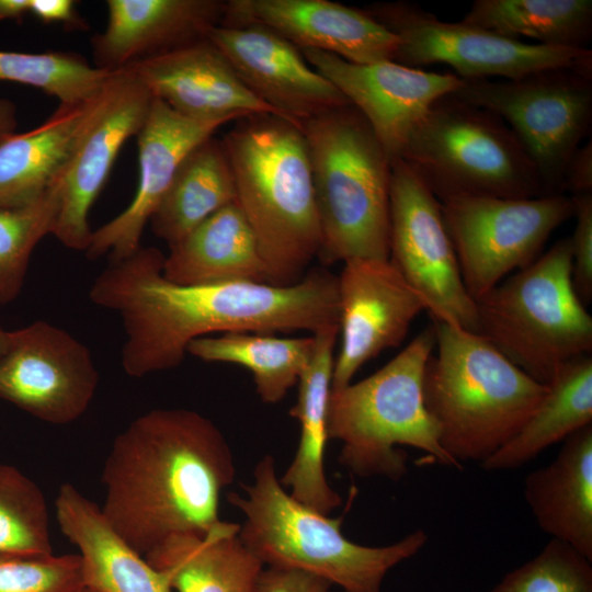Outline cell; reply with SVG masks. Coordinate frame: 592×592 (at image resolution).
I'll use <instances>...</instances> for the list:
<instances>
[{"label":"cell","mask_w":592,"mask_h":592,"mask_svg":"<svg viewBox=\"0 0 592 592\" xmlns=\"http://www.w3.org/2000/svg\"><path fill=\"white\" fill-rule=\"evenodd\" d=\"M152 95L126 69L113 71L54 183L58 207L52 235L65 247L86 251L92 230L89 213L127 139L137 136Z\"/></svg>","instance_id":"5bb4252c"},{"label":"cell","mask_w":592,"mask_h":592,"mask_svg":"<svg viewBox=\"0 0 592 592\" xmlns=\"http://www.w3.org/2000/svg\"><path fill=\"white\" fill-rule=\"evenodd\" d=\"M223 25H262L299 50L316 49L354 64L392 60L398 38L363 9L329 0H229Z\"/></svg>","instance_id":"ffe728a7"},{"label":"cell","mask_w":592,"mask_h":592,"mask_svg":"<svg viewBox=\"0 0 592 592\" xmlns=\"http://www.w3.org/2000/svg\"><path fill=\"white\" fill-rule=\"evenodd\" d=\"M164 254L140 247L110 262L89 297L119 315L122 367L135 378L179 366L189 344L214 332L310 331L339 327L338 277L317 269L288 286L259 282L180 285L163 275Z\"/></svg>","instance_id":"6da1fadb"},{"label":"cell","mask_w":592,"mask_h":592,"mask_svg":"<svg viewBox=\"0 0 592 592\" xmlns=\"http://www.w3.org/2000/svg\"><path fill=\"white\" fill-rule=\"evenodd\" d=\"M435 342L432 325L368 377L331 389L328 434L342 443L339 462L351 473L400 480L408 467L407 454L399 446L414 447L433 462L462 468L442 448L439 428L424 403V372Z\"/></svg>","instance_id":"52a82bcc"},{"label":"cell","mask_w":592,"mask_h":592,"mask_svg":"<svg viewBox=\"0 0 592 592\" xmlns=\"http://www.w3.org/2000/svg\"><path fill=\"white\" fill-rule=\"evenodd\" d=\"M58 207L54 186L38 201L23 207L0 206V303L21 292L31 255L52 235Z\"/></svg>","instance_id":"e575fe53"},{"label":"cell","mask_w":592,"mask_h":592,"mask_svg":"<svg viewBox=\"0 0 592 592\" xmlns=\"http://www.w3.org/2000/svg\"><path fill=\"white\" fill-rule=\"evenodd\" d=\"M591 563L570 545L551 538L488 592H592Z\"/></svg>","instance_id":"d590c367"},{"label":"cell","mask_w":592,"mask_h":592,"mask_svg":"<svg viewBox=\"0 0 592 592\" xmlns=\"http://www.w3.org/2000/svg\"><path fill=\"white\" fill-rule=\"evenodd\" d=\"M18 125L16 106L13 101L0 98V139L15 133Z\"/></svg>","instance_id":"b9f144b4"},{"label":"cell","mask_w":592,"mask_h":592,"mask_svg":"<svg viewBox=\"0 0 592 592\" xmlns=\"http://www.w3.org/2000/svg\"><path fill=\"white\" fill-rule=\"evenodd\" d=\"M300 52L365 117L391 162L399 159L409 135L430 106L463 82L456 75L424 71L392 60L354 64L321 50Z\"/></svg>","instance_id":"e0dca14e"},{"label":"cell","mask_w":592,"mask_h":592,"mask_svg":"<svg viewBox=\"0 0 592 592\" xmlns=\"http://www.w3.org/2000/svg\"><path fill=\"white\" fill-rule=\"evenodd\" d=\"M548 390L522 429L481 467L489 471L516 469L549 446L592 424V357L565 364L547 384Z\"/></svg>","instance_id":"f1b7e54d"},{"label":"cell","mask_w":592,"mask_h":592,"mask_svg":"<svg viewBox=\"0 0 592 592\" xmlns=\"http://www.w3.org/2000/svg\"><path fill=\"white\" fill-rule=\"evenodd\" d=\"M169 249L162 271L175 284L269 283L254 234L236 202Z\"/></svg>","instance_id":"4316f807"},{"label":"cell","mask_w":592,"mask_h":592,"mask_svg":"<svg viewBox=\"0 0 592 592\" xmlns=\"http://www.w3.org/2000/svg\"><path fill=\"white\" fill-rule=\"evenodd\" d=\"M30 13V0H0V21H21Z\"/></svg>","instance_id":"7bdbcfd3"},{"label":"cell","mask_w":592,"mask_h":592,"mask_svg":"<svg viewBox=\"0 0 592 592\" xmlns=\"http://www.w3.org/2000/svg\"><path fill=\"white\" fill-rule=\"evenodd\" d=\"M55 512L62 535L79 550L84 585L98 592H174L163 573L128 546L100 506L73 485L59 487Z\"/></svg>","instance_id":"603a6c76"},{"label":"cell","mask_w":592,"mask_h":592,"mask_svg":"<svg viewBox=\"0 0 592 592\" xmlns=\"http://www.w3.org/2000/svg\"><path fill=\"white\" fill-rule=\"evenodd\" d=\"M454 96L501 118L516 136L545 195L563 194L567 167L592 123V72L545 70L519 79L464 80Z\"/></svg>","instance_id":"30bf717a"},{"label":"cell","mask_w":592,"mask_h":592,"mask_svg":"<svg viewBox=\"0 0 592 592\" xmlns=\"http://www.w3.org/2000/svg\"><path fill=\"white\" fill-rule=\"evenodd\" d=\"M570 239L475 300L477 334L540 384L592 350V317L571 278Z\"/></svg>","instance_id":"ba28073f"},{"label":"cell","mask_w":592,"mask_h":592,"mask_svg":"<svg viewBox=\"0 0 592 592\" xmlns=\"http://www.w3.org/2000/svg\"><path fill=\"white\" fill-rule=\"evenodd\" d=\"M207 38L258 99L300 127L307 119L351 104L297 47L262 25L219 24Z\"/></svg>","instance_id":"ac0fdd59"},{"label":"cell","mask_w":592,"mask_h":592,"mask_svg":"<svg viewBox=\"0 0 592 592\" xmlns=\"http://www.w3.org/2000/svg\"><path fill=\"white\" fill-rule=\"evenodd\" d=\"M524 498L543 532L592 561V424L567 437L553 462L526 476Z\"/></svg>","instance_id":"d4e9b609"},{"label":"cell","mask_w":592,"mask_h":592,"mask_svg":"<svg viewBox=\"0 0 592 592\" xmlns=\"http://www.w3.org/2000/svg\"><path fill=\"white\" fill-rule=\"evenodd\" d=\"M112 72L91 66L75 53L0 50V81L41 89L58 99L59 104L73 105L93 99Z\"/></svg>","instance_id":"d6a6232c"},{"label":"cell","mask_w":592,"mask_h":592,"mask_svg":"<svg viewBox=\"0 0 592 592\" xmlns=\"http://www.w3.org/2000/svg\"><path fill=\"white\" fill-rule=\"evenodd\" d=\"M363 10L397 36L392 61L410 68L445 64L464 80L519 79L554 69L592 72L589 48L528 44L463 21H442L406 1L372 3Z\"/></svg>","instance_id":"8fae6325"},{"label":"cell","mask_w":592,"mask_h":592,"mask_svg":"<svg viewBox=\"0 0 592 592\" xmlns=\"http://www.w3.org/2000/svg\"><path fill=\"white\" fill-rule=\"evenodd\" d=\"M98 94L83 103L59 104L32 130L0 139V206L23 207L49 191L89 119Z\"/></svg>","instance_id":"83f0119b"},{"label":"cell","mask_w":592,"mask_h":592,"mask_svg":"<svg viewBox=\"0 0 592 592\" xmlns=\"http://www.w3.org/2000/svg\"><path fill=\"white\" fill-rule=\"evenodd\" d=\"M463 283L477 300L533 263L551 232L574 213L571 196H453L440 201Z\"/></svg>","instance_id":"7c38bea8"},{"label":"cell","mask_w":592,"mask_h":592,"mask_svg":"<svg viewBox=\"0 0 592 592\" xmlns=\"http://www.w3.org/2000/svg\"><path fill=\"white\" fill-rule=\"evenodd\" d=\"M234 202L231 167L221 139L212 136L182 161L149 224L170 248Z\"/></svg>","instance_id":"f546056e"},{"label":"cell","mask_w":592,"mask_h":592,"mask_svg":"<svg viewBox=\"0 0 592 592\" xmlns=\"http://www.w3.org/2000/svg\"><path fill=\"white\" fill-rule=\"evenodd\" d=\"M73 592H98L96 590H94L93 588H90L88 585H84L82 584L81 587H79L77 590H75Z\"/></svg>","instance_id":"f6af8a7d"},{"label":"cell","mask_w":592,"mask_h":592,"mask_svg":"<svg viewBox=\"0 0 592 592\" xmlns=\"http://www.w3.org/2000/svg\"><path fill=\"white\" fill-rule=\"evenodd\" d=\"M234 122L228 118L194 119L153 99L138 133L139 178L135 195L118 215L92 231L86 255L90 260L107 255L121 261L140 247L144 229L167 193L185 157L216 130Z\"/></svg>","instance_id":"d6986e66"},{"label":"cell","mask_w":592,"mask_h":592,"mask_svg":"<svg viewBox=\"0 0 592 592\" xmlns=\"http://www.w3.org/2000/svg\"><path fill=\"white\" fill-rule=\"evenodd\" d=\"M435 349L423 379L424 403L442 448L480 464L505 445L545 397L540 384L477 333L433 320Z\"/></svg>","instance_id":"277c9868"},{"label":"cell","mask_w":592,"mask_h":592,"mask_svg":"<svg viewBox=\"0 0 592 592\" xmlns=\"http://www.w3.org/2000/svg\"><path fill=\"white\" fill-rule=\"evenodd\" d=\"M301 129L321 230L318 258L388 260L391 161L372 127L350 104Z\"/></svg>","instance_id":"8992f818"},{"label":"cell","mask_w":592,"mask_h":592,"mask_svg":"<svg viewBox=\"0 0 592 592\" xmlns=\"http://www.w3.org/2000/svg\"><path fill=\"white\" fill-rule=\"evenodd\" d=\"M219 0H107V23L92 38L94 66L116 71L207 38L224 18Z\"/></svg>","instance_id":"7402d4cb"},{"label":"cell","mask_w":592,"mask_h":592,"mask_svg":"<svg viewBox=\"0 0 592 592\" xmlns=\"http://www.w3.org/2000/svg\"><path fill=\"white\" fill-rule=\"evenodd\" d=\"M389 261L422 296L433 320L477 333L440 201L402 160L391 162Z\"/></svg>","instance_id":"4fadbf2b"},{"label":"cell","mask_w":592,"mask_h":592,"mask_svg":"<svg viewBox=\"0 0 592 592\" xmlns=\"http://www.w3.org/2000/svg\"><path fill=\"white\" fill-rule=\"evenodd\" d=\"M338 277L339 335L332 388L352 382L368 361L401 344L426 305L388 260L355 258L343 262Z\"/></svg>","instance_id":"2e32d148"},{"label":"cell","mask_w":592,"mask_h":592,"mask_svg":"<svg viewBox=\"0 0 592 592\" xmlns=\"http://www.w3.org/2000/svg\"><path fill=\"white\" fill-rule=\"evenodd\" d=\"M399 159L439 201L453 196L545 195L534 163L509 126L452 93L430 106L409 135Z\"/></svg>","instance_id":"9c48e42d"},{"label":"cell","mask_w":592,"mask_h":592,"mask_svg":"<svg viewBox=\"0 0 592 592\" xmlns=\"http://www.w3.org/2000/svg\"><path fill=\"white\" fill-rule=\"evenodd\" d=\"M30 13L46 24L61 23L67 29H84L72 0H30Z\"/></svg>","instance_id":"ab89813d"},{"label":"cell","mask_w":592,"mask_h":592,"mask_svg":"<svg viewBox=\"0 0 592 592\" xmlns=\"http://www.w3.org/2000/svg\"><path fill=\"white\" fill-rule=\"evenodd\" d=\"M332 585L326 579L303 570L264 567L255 592H332Z\"/></svg>","instance_id":"f35d334b"},{"label":"cell","mask_w":592,"mask_h":592,"mask_svg":"<svg viewBox=\"0 0 592 592\" xmlns=\"http://www.w3.org/2000/svg\"><path fill=\"white\" fill-rule=\"evenodd\" d=\"M99 372L88 346L68 331L37 320L10 331L0 355V398L55 425L89 408Z\"/></svg>","instance_id":"9a60e30c"},{"label":"cell","mask_w":592,"mask_h":592,"mask_svg":"<svg viewBox=\"0 0 592 592\" xmlns=\"http://www.w3.org/2000/svg\"><path fill=\"white\" fill-rule=\"evenodd\" d=\"M221 141L232 171L236 204L254 234L269 284L297 283L321 244L301 127L277 115L251 114L237 119Z\"/></svg>","instance_id":"3957f363"},{"label":"cell","mask_w":592,"mask_h":592,"mask_svg":"<svg viewBox=\"0 0 592 592\" xmlns=\"http://www.w3.org/2000/svg\"><path fill=\"white\" fill-rule=\"evenodd\" d=\"M123 69L136 76L153 99L185 117L237 121L251 114L280 116L244 86L224 54L208 38Z\"/></svg>","instance_id":"44dd1931"},{"label":"cell","mask_w":592,"mask_h":592,"mask_svg":"<svg viewBox=\"0 0 592 592\" xmlns=\"http://www.w3.org/2000/svg\"><path fill=\"white\" fill-rule=\"evenodd\" d=\"M10 341V331L0 326V355L7 350Z\"/></svg>","instance_id":"ee69618b"},{"label":"cell","mask_w":592,"mask_h":592,"mask_svg":"<svg viewBox=\"0 0 592 592\" xmlns=\"http://www.w3.org/2000/svg\"><path fill=\"white\" fill-rule=\"evenodd\" d=\"M574 204L576 227L569 237L571 248V278L583 305L592 298V193L571 196Z\"/></svg>","instance_id":"74e56055"},{"label":"cell","mask_w":592,"mask_h":592,"mask_svg":"<svg viewBox=\"0 0 592 592\" xmlns=\"http://www.w3.org/2000/svg\"><path fill=\"white\" fill-rule=\"evenodd\" d=\"M565 190L572 195L592 193V144L589 140L572 156L563 181Z\"/></svg>","instance_id":"60d3db41"},{"label":"cell","mask_w":592,"mask_h":592,"mask_svg":"<svg viewBox=\"0 0 592 592\" xmlns=\"http://www.w3.org/2000/svg\"><path fill=\"white\" fill-rule=\"evenodd\" d=\"M244 494L228 501L244 515L239 537L267 567L303 570L345 592H382L390 569L417 555L428 534L419 528L386 546H365L348 539L343 517H329L295 500L282 486L271 455L253 470Z\"/></svg>","instance_id":"5b68a950"},{"label":"cell","mask_w":592,"mask_h":592,"mask_svg":"<svg viewBox=\"0 0 592 592\" xmlns=\"http://www.w3.org/2000/svg\"><path fill=\"white\" fill-rule=\"evenodd\" d=\"M0 553L52 555L49 513L41 488L0 463Z\"/></svg>","instance_id":"836d02e7"},{"label":"cell","mask_w":592,"mask_h":592,"mask_svg":"<svg viewBox=\"0 0 592 592\" xmlns=\"http://www.w3.org/2000/svg\"><path fill=\"white\" fill-rule=\"evenodd\" d=\"M239 530L238 523L220 521L205 534L172 536L145 558L174 592H255L265 566Z\"/></svg>","instance_id":"484cf974"},{"label":"cell","mask_w":592,"mask_h":592,"mask_svg":"<svg viewBox=\"0 0 592 592\" xmlns=\"http://www.w3.org/2000/svg\"><path fill=\"white\" fill-rule=\"evenodd\" d=\"M235 475L231 449L212 420L190 409H152L114 439L100 509L145 557L172 536L205 534L219 523L220 494Z\"/></svg>","instance_id":"7a4b0ae2"},{"label":"cell","mask_w":592,"mask_h":592,"mask_svg":"<svg viewBox=\"0 0 592 592\" xmlns=\"http://www.w3.org/2000/svg\"><path fill=\"white\" fill-rule=\"evenodd\" d=\"M312 335L311 358L298 380L297 401L289 410V414L299 422V443L280 481L295 500L329 515L341 504V497L329 485L325 469L333 351L339 327L326 328Z\"/></svg>","instance_id":"cb8c5ba5"},{"label":"cell","mask_w":592,"mask_h":592,"mask_svg":"<svg viewBox=\"0 0 592 592\" xmlns=\"http://www.w3.org/2000/svg\"><path fill=\"white\" fill-rule=\"evenodd\" d=\"M83 584L76 555L0 553V592H73Z\"/></svg>","instance_id":"8d00e7d4"},{"label":"cell","mask_w":592,"mask_h":592,"mask_svg":"<svg viewBox=\"0 0 592 592\" xmlns=\"http://www.w3.org/2000/svg\"><path fill=\"white\" fill-rule=\"evenodd\" d=\"M314 343V335L280 338L267 333L227 332L193 340L187 354L204 362L232 363L248 368L260 399L276 403L298 384L311 358Z\"/></svg>","instance_id":"4dcf8cb0"},{"label":"cell","mask_w":592,"mask_h":592,"mask_svg":"<svg viewBox=\"0 0 592 592\" xmlns=\"http://www.w3.org/2000/svg\"><path fill=\"white\" fill-rule=\"evenodd\" d=\"M497 34L550 47L588 48L591 0H476L462 20Z\"/></svg>","instance_id":"1f68e13d"}]
</instances>
